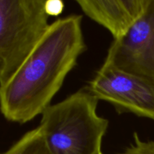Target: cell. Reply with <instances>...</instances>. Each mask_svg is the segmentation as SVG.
Instances as JSON below:
<instances>
[{
	"mask_svg": "<svg viewBox=\"0 0 154 154\" xmlns=\"http://www.w3.org/2000/svg\"><path fill=\"white\" fill-rule=\"evenodd\" d=\"M150 0H77L86 16L121 38L143 14Z\"/></svg>",
	"mask_w": 154,
	"mask_h": 154,
	"instance_id": "8992f818",
	"label": "cell"
},
{
	"mask_svg": "<svg viewBox=\"0 0 154 154\" xmlns=\"http://www.w3.org/2000/svg\"><path fill=\"white\" fill-rule=\"evenodd\" d=\"M2 154H53L39 126L24 134Z\"/></svg>",
	"mask_w": 154,
	"mask_h": 154,
	"instance_id": "52a82bcc",
	"label": "cell"
},
{
	"mask_svg": "<svg viewBox=\"0 0 154 154\" xmlns=\"http://www.w3.org/2000/svg\"><path fill=\"white\" fill-rule=\"evenodd\" d=\"M105 61L124 72L154 78V0L121 38L113 41Z\"/></svg>",
	"mask_w": 154,
	"mask_h": 154,
	"instance_id": "5b68a950",
	"label": "cell"
},
{
	"mask_svg": "<svg viewBox=\"0 0 154 154\" xmlns=\"http://www.w3.org/2000/svg\"><path fill=\"white\" fill-rule=\"evenodd\" d=\"M99 154H103V153H102V152H101V153H99Z\"/></svg>",
	"mask_w": 154,
	"mask_h": 154,
	"instance_id": "30bf717a",
	"label": "cell"
},
{
	"mask_svg": "<svg viewBox=\"0 0 154 154\" xmlns=\"http://www.w3.org/2000/svg\"><path fill=\"white\" fill-rule=\"evenodd\" d=\"M85 87L118 114L129 113L154 121V78L129 73L104 61Z\"/></svg>",
	"mask_w": 154,
	"mask_h": 154,
	"instance_id": "277c9868",
	"label": "cell"
},
{
	"mask_svg": "<svg viewBox=\"0 0 154 154\" xmlns=\"http://www.w3.org/2000/svg\"><path fill=\"white\" fill-rule=\"evenodd\" d=\"M86 50L81 15L50 23L20 67L0 86V111L5 118L23 124L41 115Z\"/></svg>",
	"mask_w": 154,
	"mask_h": 154,
	"instance_id": "6da1fadb",
	"label": "cell"
},
{
	"mask_svg": "<svg viewBox=\"0 0 154 154\" xmlns=\"http://www.w3.org/2000/svg\"><path fill=\"white\" fill-rule=\"evenodd\" d=\"M119 154H154V141H143L135 132L133 142Z\"/></svg>",
	"mask_w": 154,
	"mask_h": 154,
	"instance_id": "ba28073f",
	"label": "cell"
},
{
	"mask_svg": "<svg viewBox=\"0 0 154 154\" xmlns=\"http://www.w3.org/2000/svg\"><path fill=\"white\" fill-rule=\"evenodd\" d=\"M99 100L86 87L41 114L39 127L53 154H99L109 122L97 113Z\"/></svg>",
	"mask_w": 154,
	"mask_h": 154,
	"instance_id": "7a4b0ae2",
	"label": "cell"
},
{
	"mask_svg": "<svg viewBox=\"0 0 154 154\" xmlns=\"http://www.w3.org/2000/svg\"><path fill=\"white\" fill-rule=\"evenodd\" d=\"M63 8H64V4L63 2L47 0L46 9L50 17L57 16L63 11Z\"/></svg>",
	"mask_w": 154,
	"mask_h": 154,
	"instance_id": "9c48e42d",
	"label": "cell"
},
{
	"mask_svg": "<svg viewBox=\"0 0 154 154\" xmlns=\"http://www.w3.org/2000/svg\"><path fill=\"white\" fill-rule=\"evenodd\" d=\"M47 0H0V86L11 79L50 26Z\"/></svg>",
	"mask_w": 154,
	"mask_h": 154,
	"instance_id": "3957f363",
	"label": "cell"
}]
</instances>
